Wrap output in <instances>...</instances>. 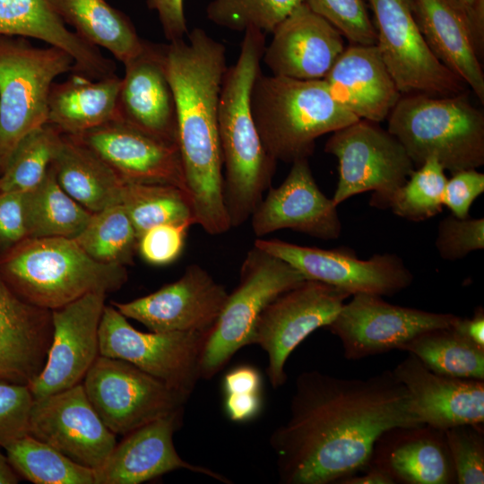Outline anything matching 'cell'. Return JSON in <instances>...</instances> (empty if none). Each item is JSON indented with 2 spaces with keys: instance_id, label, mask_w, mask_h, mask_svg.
Returning a JSON list of instances; mask_svg holds the SVG:
<instances>
[{
  "instance_id": "cell-34",
  "label": "cell",
  "mask_w": 484,
  "mask_h": 484,
  "mask_svg": "<svg viewBox=\"0 0 484 484\" xmlns=\"http://www.w3.org/2000/svg\"><path fill=\"white\" fill-rule=\"evenodd\" d=\"M432 371L453 377L484 380V348L451 326L423 332L399 348Z\"/></svg>"
},
{
  "instance_id": "cell-20",
  "label": "cell",
  "mask_w": 484,
  "mask_h": 484,
  "mask_svg": "<svg viewBox=\"0 0 484 484\" xmlns=\"http://www.w3.org/2000/svg\"><path fill=\"white\" fill-rule=\"evenodd\" d=\"M291 164L283 182L267 190L251 215L255 235L262 238L289 229L320 239L339 238L341 223L337 205L319 189L308 159Z\"/></svg>"
},
{
  "instance_id": "cell-19",
  "label": "cell",
  "mask_w": 484,
  "mask_h": 484,
  "mask_svg": "<svg viewBox=\"0 0 484 484\" xmlns=\"http://www.w3.org/2000/svg\"><path fill=\"white\" fill-rule=\"evenodd\" d=\"M73 137L98 154L124 182L170 185L187 194L176 143L161 140L120 119Z\"/></svg>"
},
{
  "instance_id": "cell-15",
  "label": "cell",
  "mask_w": 484,
  "mask_h": 484,
  "mask_svg": "<svg viewBox=\"0 0 484 484\" xmlns=\"http://www.w3.org/2000/svg\"><path fill=\"white\" fill-rule=\"evenodd\" d=\"M456 317L393 305L375 294L358 293L343 304L326 328L340 339L345 359L358 360L399 350L423 332L451 326Z\"/></svg>"
},
{
  "instance_id": "cell-4",
  "label": "cell",
  "mask_w": 484,
  "mask_h": 484,
  "mask_svg": "<svg viewBox=\"0 0 484 484\" xmlns=\"http://www.w3.org/2000/svg\"><path fill=\"white\" fill-rule=\"evenodd\" d=\"M0 274L22 300L54 310L90 293L108 294L127 281L125 266L91 258L74 238H26L0 254Z\"/></svg>"
},
{
  "instance_id": "cell-29",
  "label": "cell",
  "mask_w": 484,
  "mask_h": 484,
  "mask_svg": "<svg viewBox=\"0 0 484 484\" xmlns=\"http://www.w3.org/2000/svg\"><path fill=\"white\" fill-rule=\"evenodd\" d=\"M419 28L436 57L484 103V73L468 27L447 0H411Z\"/></svg>"
},
{
  "instance_id": "cell-53",
  "label": "cell",
  "mask_w": 484,
  "mask_h": 484,
  "mask_svg": "<svg viewBox=\"0 0 484 484\" xmlns=\"http://www.w3.org/2000/svg\"><path fill=\"white\" fill-rule=\"evenodd\" d=\"M363 474H353L340 480L338 484H394L393 478L385 470L369 464Z\"/></svg>"
},
{
  "instance_id": "cell-26",
  "label": "cell",
  "mask_w": 484,
  "mask_h": 484,
  "mask_svg": "<svg viewBox=\"0 0 484 484\" xmlns=\"http://www.w3.org/2000/svg\"><path fill=\"white\" fill-rule=\"evenodd\" d=\"M324 81L345 109L359 119H387L402 95L376 45L350 44Z\"/></svg>"
},
{
  "instance_id": "cell-25",
  "label": "cell",
  "mask_w": 484,
  "mask_h": 484,
  "mask_svg": "<svg viewBox=\"0 0 484 484\" xmlns=\"http://www.w3.org/2000/svg\"><path fill=\"white\" fill-rule=\"evenodd\" d=\"M52 336V311L22 300L0 274V379L29 385L45 366Z\"/></svg>"
},
{
  "instance_id": "cell-47",
  "label": "cell",
  "mask_w": 484,
  "mask_h": 484,
  "mask_svg": "<svg viewBox=\"0 0 484 484\" xmlns=\"http://www.w3.org/2000/svg\"><path fill=\"white\" fill-rule=\"evenodd\" d=\"M26 238L23 193L0 192V254Z\"/></svg>"
},
{
  "instance_id": "cell-1",
  "label": "cell",
  "mask_w": 484,
  "mask_h": 484,
  "mask_svg": "<svg viewBox=\"0 0 484 484\" xmlns=\"http://www.w3.org/2000/svg\"><path fill=\"white\" fill-rule=\"evenodd\" d=\"M420 425L410 393L392 370L367 378L302 372L289 419L270 436L279 480L337 483L368 466L385 432Z\"/></svg>"
},
{
  "instance_id": "cell-27",
  "label": "cell",
  "mask_w": 484,
  "mask_h": 484,
  "mask_svg": "<svg viewBox=\"0 0 484 484\" xmlns=\"http://www.w3.org/2000/svg\"><path fill=\"white\" fill-rule=\"evenodd\" d=\"M369 464L385 470L395 483H456L444 430L428 425L385 432L376 442Z\"/></svg>"
},
{
  "instance_id": "cell-5",
  "label": "cell",
  "mask_w": 484,
  "mask_h": 484,
  "mask_svg": "<svg viewBox=\"0 0 484 484\" xmlns=\"http://www.w3.org/2000/svg\"><path fill=\"white\" fill-rule=\"evenodd\" d=\"M250 105L265 151L287 163L308 159L317 138L359 119L334 99L324 80L260 73Z\"/></svg>"
},
{
  "instance_id": "cell-32",
  "label": "cell",
  "mask_w": 484,
  "mask_h": 484,
  "mask_svg": "<svg viewBox=\"0 0 484 484\" xmlns=\"http://www.w3.org/2000/svg\"><path fill=\"white\" fill-rule=\"evenodd\" d=\"M53 8L78 34L94 47L109 51L123 64L138 56L142 39L130 20L106 0H49Z\"/></svg>"
},
{
  "instance_id": "cell-43",
  "label": "cell",
  "mask_w": 484,
  "mask_h": 484,
  "mask_svg": "<svg viewBox=\"0 0 484 484\" xmlns=\"http://www.w3.org/2000/svg\"><path fill=\"white\" fill-rule=\"evenodd\" d=\"M436 248L439 255L449 261L467 256L484 248V219H460L453 214L443 219L437 229Z\"/></svg>"
},
{
  "instance_id": "cell-52",
  "label": "cell",
  "mask_w": 484,
  "mask_h": 484,
  "mask_svg": "<svg viewBox=\"0 0 484 484\" xmlns=\"http://www.w3.org/2000/svg\"><path fill=\"white\" fill-rule=\"evenodd\" d=\"M451 327L472 343L484 348V310L481 307L475 310L471 318L457 316Z\"/></svg>"
},
{
  "instance_id": "cell-22",
  "label": "cell",
  "mask_w": 484,
  "mask_h": 484,
  "mask_svg": "<svg viewBox=\"0 0 484 484\" xmlns=\"http://www.w3.org/2000/svg\"><path fill=\"white\" fill-rule=\"evenodd\" d=\"M272 34L262 61L274 75L324 80L345 48L341 33L305 2Z\"/></svg>"
},
{
  "instance_id": "cell-46",
  "label": "cell",
  "mask_w": 484,
  "mask_h": 484,
  "mask_svg": "<svg viewBox=\"0 0 484 484\" xmlns=\"http://www.w3.org/2000/svg\"><path fill=\"white\" fill-rule=\"evenodd\" d=\"M484 192V174L476 169L460 170L447 179L443 204L457 218L469 216L475 199Z\"/></svg>"
},
{
  "instance_id": "cell-7",
  "label": "cell",
  "mask_w": 484,
  "mask_h": 484,
  "mask_svg": "<svg viewBox=\"0 0 484 484\" xmlns=\"http://www.w3.org/2000/svg\"><path fill=\"white\" fill-rule=\"evenodd\" d=\"M73 67V57L58 48L0 36V175L19 143L48 123L51 86Z\"/></svg>"
},
{
  "instance_id": "cell-31",
  "label": "cell",
  "mask_w": 484,
  "mask_h": 484,
  "mask_svg": "<svg viewBox=\"0 0 484 484\" xmlns=\"http://www.w3.org/2000/svg\"><path fill=\"white\" fill-rule=\"evenodd\" d=\"M52 167L61 187L90 212L121 203L125 182L75 137L62 134Z\"/></svg>"
},
{
  "instance_id": "cell-45",
  "label": "cell",
  "mask_w": 484,
  "mask_h": 484,
  "mask_svg": "<svg viewBox=\"0 0 484 484\" xmlns=\"http://www.w3.org/2000/svg\"><path fill=\"white\" fill-rule=\"evenodd\" d=\"M33 401L28 385L0 379V442L28 434Z\"/></svg>"
},
{
  "instance_id": "cell-17",
  "label": "cell",
  "mask_w": 484,
  "mask_h": 484,
  "mask_svg": "<svg viewBox=\"0 0 484 484\" xmlns=\"http://www.w3.org/2000/svg\"><path fill=\"white\" fill-rule=\"evenodd\" d=\"M229 292L202 266L188 265L174 282L128 302H112L151 332H211Z\"/></svg>"
},
{
  "instance_id": "cell-36",
  "label": "cell",
  "mask_w": 484,
  "mask_h": 484,
  "mask_svg": "<svg viewBox=\"0 0 484 484\" xmlns=\"http://www.w3.org/2000/svg\"><path fill=\"white\" fill-rule=\"evenodd\" d=\"M74 240L91 258L106 264H133L137 252L138 237L121 203L91 213Z\"/></svg>"
},
{
  "instance_id": "cell-48",
  "label": "cell",
  "mask_w": 484,
  "mask_h": 484,
  "mask_svg": "<svg viewBox=\"0 0 484 484\" xmlns=\"http://www.w3.org/2000/svg\"><path fill=\"white\" fill-rule=\"evenodd\" d=\"M147 4L157 12L169 42L183 39L188 33L184 0H147Z\"/></svg>"
},
{
  "instance_id": "cell-21",
  "label": "cell",
  "mask_w": 484,
  "mask_h": 484,
  "mask_svg": "<svg viewBox=\"0 0 484 484\" xmlns=\"http://www.w3.org/2000/svg\"><path fill=\"white\" fill-rule=\"evenodd\" d=\"M184 411H174L125 435L104 463L94 470L95 484H140L180 469L231 483L220 473L191 464L177 454L173 436L183 423Z\"/></svg>"
},
{
  "instance_id": "cell-14",
  "label": "cell",
  "mask_w": 484,
  "mask_h": 484,
  "mask_svg": "<svg viewBox=\"0 0 484 484\" xmlns=\"http://www.w3.org/2000/svg\"><path fill=\"white\" fill-rule=\"evenodd\" d=\"M254 246L284 260L307 280L333 286L350 296H392L408 288L413 281L402 260L393 254H377L362 260L346 247L324 249L278 238H258Z\"/></svg>"
},
{
  "instance_id": "cell-49",
  "label": "cell",
  "mask_w": 484,
  "mask_h": 484,
  "mask_svg": "<svg viewBox=\"0 0 484 484\" xmlns=\"http://www.w3.org/2000/svg\"><path fill=\"white\" fill-rule=\"evenodd\" d=\"M460 13L480 57L484 50V0H447Z\"/></svg>"
},
{
  "instance_id": "cell-38",
  "label": "cell",
  "mask_w": 484,
  "mask_h": 484,
  "mask_svg": "<svg viewBox=\"0 0 484 484\" xmlns=\"http://www.w3.org/2000/svg\"><path fill=\"white\" fill-rule=\"evenodd\" d=\"M61 136L62 133L48 123L27 134L0 175V192L23 193L37 186L55 158Z\"/></svg>"
},
{
  "instance_id": "cell-51",
  "label": "cell",
  "mask_w": 484,
  "mask_h": 484,
  "mask_svg": "<svg viewBox=\"0 0 484 484\" xmlns=\"http://www.w3.org/2000/svg\"><path fill=\"white\" fill-rule=\"evenodd\" d=\"M262 393L224 394V410L228 418L235 422H246L261 411Z\"/></svg>"
},
{
  "instance_id": "cell-50",
  "label": "cell",
  "mask_w": 484,
  "mask_h": 484,
  "mask_svg": "<svg viewBox=\"0 0 484 484\" xmlns=\"http://www.w3.org/2000/svg\"><path fill=\"white\" fill-rule=\"evenodd\" d=\"M222 389L224 394L262 393L261 374L253 366H238L224 376Z\"/></svg>"
},
{
  "instance_id": "cell-10",
  "label": "cell",
  "mask_w": 484,
  "mask_h": 484,
  "mask_svg": "<svg viewBox=\"0 0 484 484\" xmlns=\"http://www.w3.org/2000/svg\"><path fill=\"white\" fill-rule=\"evenodd\" d=\"M210 332L143 333L113 305L105 306L99 328V354L127 361L190 397Z\"/></svg>"
},
{
  "instance_id": "cell-23",
  "label": "cell",
  "mask_w": 484,
  "mask_h": 484,
  "mask_svg": "<svg viewBox=\"0 0 484 484\" xmlns=\"http://www.w3.org/2000/svg\"><path fill=\"white\" fill-rule=\"evenodd\" d=\"M422 424L445 430L484 423V380L437 374L411 353L393 370Z\"/></svg>"
},
{
  "instance_id": "cell-24",
  "label": "cell",
  "mask_w": 484,
  "mask_h": 484,
  "mask_svg": "<svg viewBox=\"0 0 484 484\" xmlns=\"http://www.w3.org/2000/svg\"><path fill=\"white\" fill-rule=\"evenodd\" d=\"M118 119L161 140L177 143V110L163 60V45L146 41L124 64Z\"/></svg>"
},
{
  "instance_id": "cell-13",
  "label": "cell",
  "mask_w": 484,
  "mask_h": 484,
  "mask_svg": "<svg viewBox=\"0 0 484 484\" xmlns=\"http://www.w3.org/2000/svg\"><path fill=\"white\" fill-rule=\"evenodd\" d=\"M349 297L333 286L305 280L266 306L256 323L253 344L267 354V375L273 388L288 379L284 367L290 353L311 333L329 325Z\"/></svg>"
},
{
  "instance_id": "cell-18",
  "label": "cell",
  "mask_w": 484,
  "mask_h": 484,
  "mask_svg": "<svg viewBox=\"0 0 484 484\" xmlns=\"http://www.w3.org/2000/svg\"><path fill=\"white\" fill-rule=\"evenodd\" d=\"M106 294L90 293L52 310L53 336L47 361L28 385L33 399L82 382L99 354V328Z\"/></svg>"
},
{
  "instance_id": "cell-40",
  "label": "cell",
  "mask_w": 484,
  "mask_h": 484,
  "mask_svg": "<svg viewBox=\"0 0 484 484\" xmlns=\"http://www.w3.org/2000/svg\"><path fill=\"white\" fill-rule=\"evenodd\" d=\"M302 3L304 0H211L206 16L219 27L242 32L255 28L268 34Z\"/></svg>"
},
{
  "instance_id": "cell-2",
  "label": "cell",
  "mask_w": 484,
  "mask_h": 484,
  "mask_svg": "<svg viewBox=\"0 0 484 484\" xmlns=\"http://www.w3.org/2000/svg\"><path fill=\"white\" fill-rule=\"evenodd\" d=\"M165 71L177 110L179 147L194 224L209 235L227 232L218 106L226 48L201 28L163 44Z\"/></svg>"
},
{
  "instance_id": "cell-37",
  "label": "cell",
  "mask_w": 484,
  "mask_h": 484,
  "mask_svg": "<svg viewBox=\"0 0 484 484\" xmlns=\"http://www.w3.org/2000/svg\"><path fill=\"white\" fill-rule=\"evenodd\" d=\"M121 204L138 238L148 229L160 224L194 225L189 196L175 186L125 182Z\"/></svg>"
},
{
  "instance_id": "cell-28",
  "label": "cell",
  "mask_w": 484,
  "mask_h": 484,
  "mask_svg": "<svg viewBox=\"0 0 484 484\" xmlns=\"http://www.w3.org/2000/svg\"><path fill=\"white\" fill-rule=\"evenodd\" d=\"M0 36L33 38L58 48L73 57V72L89 78L116 74L115 63L69 30L49 0H0Z\"/></svg>"
},
{
  "instance_id": "cell-11",
  "label": "cell",
  "mask_w": 484,
  "mask_h": 484,
  "mask_svg": "<svg viewBox=\"0 0 484 484\" xmlns=\"http://www.w3.org/2000/svg\"><path fill=\"white\" fill-rule=\"evenodd\" d=\"M82 385L94 410L116 435L185 409L189 398L127 361L101 355Z\"/></svg>"
},
{
  "instance_id": "cell-54",
  "label": "cell",
  "mask_w": 484,
  "mask_h": 484,
  "mask_svg": "<svg viewBox=\"0 0 484 484\" xmlns=\"http://www.w3.org/2000/svg\"><path fill=\"white\" fill-rule=\"evenodd\" d=\"M20 478L10 464L6 454L2 452L0 445V484H16L19 483Z\"/></svg>"
},
{
  "instance_id": "cell-35",
  "label": "cell",
  "mask_w": 484,
  "mask_h": 484,
  "mask_svg": "<svg viewBox=\"0 0 484 484\" xmlns=\"http://www.w3.org/2000/svg\"><path fill=\"white\" fill-rule=\"evenodd\" d=\"M17 474L35 484H95L94 470L82 466L26 434L0 442Z\"/></svg>"
},
{
  "instance_id": "cell-41",
  "label": "cell",
  "mask_w": 484,
  "mask_h": 484,
  "mask_svg": "<svg viewBox=\"0 0 484 484\" xmlns=\"http://www.w3.org/2000/svg\"><path fill=\"white\" fill-rule=\"evenodd\" d=\"M456 483H484L483 424L457 425L444 430Z\"/></svg>"
},
{
  "instance_id": "cell-33",
  "label": "cell",
  "mask_w": 484,
  "mask_h": 484,
  "mask_svg": "<svg viewBox=\"0 0 484 484\" xmlns=\"http://www.w3.org/2000/svg\"><path fill=\"white\" fill-rule=\"evenodd\" d=\"M28 238H76L91 212L73 200L56 180L52 163L42 181L23 192Z\"/></svg>"
},
{
  "instance_id": "cell-16",
  "label": "cell",
  "mask_w": 484,
  "mask_h": 484,
  "mask_svg": "<svg viewBox=\"0 0 484 484\" xmlns=\"http://www.w3.org/2000/svg\"><path fill=\"white\" fill-rule=\"evenodd\" d=\"M28 434L72 461L99 469L117 445L90 402L82 382L33 401Z\"/></svg>"
},
{
  "instance_id": "cell-9",
  "label": "cell",
  "mask_w": 484,
  "mask_h": 484,
  "mask_svg": "<svg viewBox=\"0 0 484 484\" xmlns=\"http://www.w3.org/2000/svg\"><path fill=\"white\" fill-rule=\"evenodd\" d=\"M324 151L339 162V179L332 198L337 206L353 195L372 191L370 205L387 208L415 167L388 130L366 119L333 132Z\"/></svg>"
},
{
  "instance_id": "cell-39",
  "label": "cell",
  "mask_w": 484,
  "mask_h": 484,
  "mask_svg": "<svg viewBox=\"0 0 484 484\" xmlns=\"http://www.w3.org/2000/svg\"><path fill=\"white\" fill-rule=\"evenodd\" d=\"M445 170L436 158H428L395 191L387 208L395 215L412 221H422L438 214L444 206L447 181Z\"/></svg>"
},
{
  "instance_id": "cell-8",
  "label": "cell",
  "mask_w": 484,
  "mask_h": 484,
  "mask_svg": "<svg viewBox=\"0 0 484 484\" xmlns=\"http://www.w3.org/2000/svg\"><path fill=\"white\" fill-rule=\"evenodd\" d=\"M307 280L284 260L254 246L246 253L236 289L212 328L200 359L201 378L214 376L246 345L253 344L256 323L280 294Z\"/></svg>"
},
{
  "instance_id": "cell-12",
  "label": "cell",
  "mask_w": 484,
  "mask_h": 484,
  "mask_svg": "<svg viewBox=\"0 0 484 484\" xmlns=\"http://www.w3.org/2000/svg\"><path fill=\"white\" fill-rule=\"evenodd\" d=\"M375 16L376 46L402 94L447 96L464 83L428 48L411 0H368Z\"/></svg>"
},
{
  "instance_id": "cell-6",
  "label": "cell",
  "mask_w": 484,
  "mask_h": 484,
  "mask_svg": "<svg viewBox=\"0 0 484 484\" xmlns=\"http://www.w3.org/2000/svg\"><path fill=\"white\" fill-rule=\"evenodd\" d=\"M387 119L416 168L429 157L452 174L484 164V113L464 91L402 95Z\"/></svg>"
},
{
  "instance_id": "cell-44",
  "label": "cell",
  "mask_w": 484,
  "mask_h": 484,
  "mask_svg": "<svg viewBox=\"0 0 484 484\" xmlns=\"http://www.w3.org/2000/svg\"><path fill=\"white\" fill-rule=\"evenodd\" d=\"M190 226L166 223L150 228L138 238L137 252L150 264H169L181 255Z\"/></svg>"
},
{
  "instance_id": "cell-3",
  "label": "cell",
  "mask_w": 484,
  "mask_h": 484,
  "mask_svg": "<svg viewBox=\"0 0 484 484\" xmlns=\"http://www.w3.org/2000/svg\"><path fill=\"white\" fill-rule=\"evenodd\" d=\"M265 35L244 31L238 57L222 80L218 132L223 165V196L231 228L244 224L272 186L277 161L265 151L250 105L253 85L261 73Z\"/></svg>"
},
{
  "instance_id": "cell-42",
  "label": "cell",
  "mask_w": 484,
  "mask_h": 484,
  "mask_svg": "<svg viewBox=\"0 0 484 484\" xmlns=\"http://www.w3.org/2000/svg\"><path fill=\"white\" fill-rule=\"evenodd\" d=\"M350 44L376 45V35L364 0H304Z\"/></svg>"
},
{
  "instance_id": "cell-30",
  "label": "cell",
  "mask_w": 484,
  "mask_h": 484,
  "mask_svg": "<svg viewBox=\"0 0 484 484\" xmlns=\"http://www.w3.org/2000/svg\"><path fill=\"white\" fill-rule=\"evenodd\" d=\"M120 84L117 74L91 79L75 73L63 82L53 83L48 124L74 136L118 119Z\"/></svg>"
}]
</instances>
